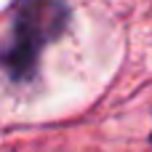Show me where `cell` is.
Listing matches in <instances>:
<instances>
[{
    "mask_svg": "<svg viewBox=\"0 0 152 152\" xmlns=\"http://www.w3.org/2000/svg\"><path fill=\"white\" fill-rule=\"evenodd\" d=\"M67 21V0H19L0 40V72L13 83H29L37 75L45 45L64 32Z\"/></svg>",
    "mask_w": 152,
    "mask_h": 152,
    "instance_id": "obj_1",
    "label": "cell"
}]
</instances>
